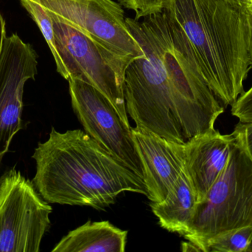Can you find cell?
I'll return each mask as SVG.
<instances>
[{"mask_svg": "<svg viewBox=\"0 0 252 252\" xmlns=\"http://www.w3.org/2000/svg\"><path fill=\"white\" fill-rule=\"evenodd\" d=\"M126 22L145 56L126 70L124 97L136 127L185 144L215 129L225 108L184 53L162 11Z\"/></svg>", "mask_w": 252, "mask_h": 252, "instance_id": "6da1fadb", "label": "cell"}, {"mask_svg": "<svg viewBox=\"0 0 252 252\" xmlns=\"http://www.w3.org/2000/svg\"><path fill=\"white\" fill-rule=\"evenodd\" d=\"M162 12L188 60L223 108L232 107L252 70L247 6L236 0H163Z\"/></svg>", "mask_w": 252, "mask_h": 252, "instance_id": "7a4b0ae2", "label": "cell"}, {"mask_svg": "<svg viewBox=\"0 0 252 252\" xmlns=\"http://www.w3.org/2000/svg\"><path fill=\"white\" fill-rule=\"evenodd\" d=\"M35 189L48 204L104 210L126 192L147 195L143 179L81 130L59 133L38 143Z\"/></svg>", "mask_w": 252, "mask_h": 252, "instance_id": "3957f363", "label": "cell"}, {"mask_svg": "<svg viewBox=\"0 0 252 252\" xmlns=\"http://www.w3.org/2000/svg\"><path fill=\"white\" fill-rule=\"evenodd\" d=\"M234 142L226 168L204 199L197 204L184 238L207 252L209 241L238 228L252 226V156L241 132Z\"/></svg>", "mask_w": 252, "mask_h": 252, "instance_id": "277c9868", "label": "cell"}, {"mask_svg": "<svg viewBox=\"0 0 252 252\" xmlns=\"http://www.w3.org/2000/svg\"><path fill=\"white\" fill-rule=\"evenodd\" d=\"M51 19L60 62L57 72L67 81L76 78L95 87L110 101L123 121L130 125L124 80L127 67L134 60L113 53L62 21Z\"/></svg>", "mask_w": 252, "mask_h": 252, "instance_id": "5b68a950", "label": "cell"}, {"mask_svg": "<svg viewBox=\"0 0 252 252\" xmlns=\"http://www.w3.org/2000/svg\"><path fill=\"white\" fill-rule=\"evenodd\" d=\"M53 209L19 170L0 177V252H38Z\"/></svg>", "mask_w": 252, "mask_h": 252, "instance_id": "8992f818", "label": "cell"}, {"mask_svg": "<svg viewBox=\"0 0 252 252\" xmlns=\"http://www.w3.org/2000/svg\"><path fill=\"white\" fill-rule=\"evenodd\" d=\"M53 19L64 22L113 53L136 60L145 53L114 0H38Z\"/></svg>", "mask_w": 252, "mask_h": 252, "instance_id": "52a82bcc", "label": "cell"}, {"mask_svg": "<svg viewBox=\"0 0 252 252\" xmlns=\"http://www.w3.org/2000/svg\"><path fill=\"white\" fill-rule=\"evenodd\" d=\"M68 82L72 109L85 133L143 179L130 126L123 121L110 101L95 87L76 78Z\"/></svg>", "mask_w": 252, "mask_h": 252, "instance_id": "ba28073f", "label": "cell"}, {"mask_svg": "<svg viewBox=\"0 0 252 252\" xmlns=\"http://www.w3.org/2000/svg\"><path fill=\"white\" fill-rule=\"evenodd\" d=\"M37 72L38 55L32 46L17 34L6 36L0 56V164L23 129L25 85Z\"/></svg>", "mask_w": 252, "mask_h": 252, "instance_id": "9c48e42d", "label": "cell"}, {"mask_svg": "<svg viewBox=\"0 0 252 252\" xmlns=\"http://www.w3.org/2000/svg\"><path fill=\"white\" fill-rule=\"evenodd\" d=\"M131 131L143 170L147 198L151 203L161 202L185 168V144L170 142L139 127Z\"/></svg>", "mask_w": 252, "mask_h": 252, "instance_id": "30bf717a", "label": "cell"}, {"mask_svg": "<svg viewBox=\"0 0 252 252\" xmlns=\"http://www.w3.org/2000/svg\"><path fill=\"white\" fill-rule=\"evenodd\" d=\"M233 142V133L223 135L213 129L185 144V169L193 185L198 203L204 199L226 168Z\"/></svg>", "mask_w": 252, "mask_h": 252, "instance_id": "8fae6325", "label": "cell"}, {"mask_svg": "<svg viewBox=\"0 0 252 252\" xmlns=\"http://www.w3.org/2000/svg\"><path fill=\"white\" fill-rule=\"evenodd\" d=\"M198 200L193 185L184 168L167 198L150 204L162 229L185 237L195 213Z\"/></svg>", "mask_w": 252, "mask_h": 252, "instance_id": "7c38bea8", "label": "cell"}, {"mask_svg": "<svg viewBox=\"0 0 252 252\" xmlns=\"http://www.w3.org/2000/svg\"><path fill=\"white\" fill-rule=\"evenodd\" d=\"M127 231L109 221H87L69 232L52 252H124Z\"/></svg>", "mask_w": 252, "mask_h": 252, "instance_id": "4fadbf2b", "label": "cell"}, {"mask_svg": "<svg viewBox=\"0 0 252 252\" xmlns=\"http://www.w3.org/2000/svg\"><path fill=\"white\" fill-rule=\"evenodd\" d=\"M207 252H252V226L220 234L209 241Z\"/></svg>", "mask_w": 252, "mask_h": 252, "instance_id": "5bb4252c", "label": "cell"}, {"mask_svg": "<svg viewBox=\"0 0 252 252\" xmlns=\"http://www.w3.org/2000/svg\"><path fill=\"white\" fill-rule=\"evenodd\" d=\"M126 8L133 10L136 19H140L163 10V0H118Z\"/></svg>", "mask_w": 252, "mask_h": 252, "instance_id": "9a60e30c", "label": "cell"}, {"mask_svg": "<svg viewBox=\"0 0 252 252\" xmlns=\"http://www.w3.org/2000/svg\"><path fill=\"white\" fill-rule=\"evenodd\" d=\"M232 115L241 123L252 122V86L232 106Z\"/></svg>", "mask_w": 252, "mask_h": 252, "instance_id": "2e32d148", "label": "cell"}, {"mask_svg": "<svg viewBox=\"0 0 252 252\" xmlns=\"http://www.w3.org/2000/svg\"><path fill=\"white\" fill-rule=\"evenodd\" d=\"M235 128L238 129L242 134L244 142L252 156V122H239L237 124Z\"/></svg>", "mask_w": 252, "mask_h": 252, "instance_id": "e0dca14e", "label": "cell"}, {"mask_svg": "<svg viewBox=\"0 0 252 252\" xmlns=\"http://www.w3.org/2000/svg\"><path fill=\"white\" fill-rule=\"evenodd\" d=\"M6 36H7V32H6L5 21H4L2 15L0 13V56H1L3 43H4V38H5Z\"/></svg>", "mask_w": 252, "mask_h": 252, "instance_id": "ac0fdd59", "label": "cell"}, {"mask_svg": "<svg viewBox=\"0 0 252 252\" xmlns=\"http://www.w3.org/2000/svg\"><path fill=\"white\" fill-rule=\"evenodd\" d=\"M182 248L184 252H200L199 249L189 241L182 243Z\"/></svg>", "mask_w": 252, "mask_h": 252, "instance_id": "d6986e66", "label": "cell"}, {"mask_svg": "<svg viewBox=\"0 0 252 252\" xmlns=\"http://www.w3.org/2000/svg\"><path fill=\"white\" fill-rule=\"evenodd\" d=\"M249 20H250V30H251L252 44V10H249Z\"/></svg>", "mask_w": 252, "mask_h": 252, "instance_id": "ffe728a7", "label": "cell"}, {"mask_svg": "<svg viewBox=\"0 0 252 252\" xmlns=\"http://www.w3.org/2000/svg\"><path fill=\"white\" fill-rule=\"evenodd\" d=\"M236 1L244 4V5L247 6V8H248V3H247V0H236Z\"/></svg>", "mask_w": 252, "mask_h": 252, "instance_id": "44dd1931", "label": "cell"}, {"mask_svg": "<svg viewBox=\"0 0 252 252\" xmlns=\"http://www.w3.org/2000/svg\"><path fill=\"white\" fill-rule=\"evenodd\" d=\"M248 3V10H252V0H247Z\"/></svg>", "mask_w": 252, "mask_h": 252, "instance_id": "7402d4cb", "label": "cell"}]
</instances>
